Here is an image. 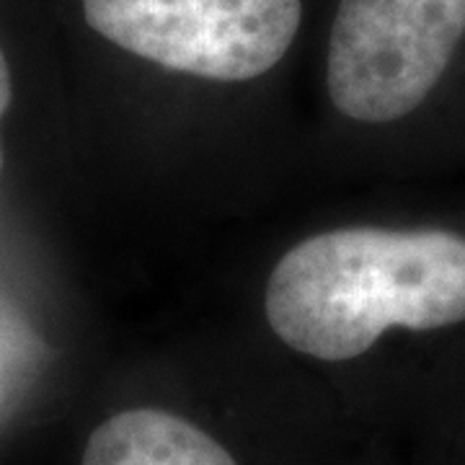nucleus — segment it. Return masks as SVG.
Masks as SVG:
<instances>
[{
    "instance_id": "nucleus-1",
    "label": "nucleus",
    "mask_w": 465,
    "mask_h": 465,
    "mask_svg": "<svg viewBox=\"0 0 465 465\" xmlns=\"http://www.w3.org/2000/svg\"><path fill=\"white\" fill-rule=\"evenodd\" d=\"M266 321L287 347L326 362L365 354L382 331L465 321V238L450 231L344 228L277 262Z\"/></svg>"
},
{
    "instance_id": "nucleus-3",
    "label": "nucleus",
    "mask_w": 465,
    "mask_h": 465,
    "mask_svg": "<svg viewBox=\"0 0 465 465\" xmlns=\"http://www.w3.org/2000/svg\"><path fill=\"white\" fill-rule=\"evenodd\" d=\"M465 39V0H336L326 85L354 122L411 114Z\"/></svg>"
},
{
    "instance_id": "nucleus-5",
    "label": "nucleus",
    "mask_w": 465,
    "mask_h": 465,
    "mask_svg": "<svg viewBox=\"0 0 465 465\" xmlns=\"http://www.w3.org/2000/svg\"><path fill=\"white\" fill-rule=\"evenodd\" d=\"M14 99V81H11V65H8V57L5 50L0 45V119L5 114V109L11 106ZM0 171H3V145H0Z\"/></svg>"
},
{
    "instance_id": "nucleus-4",
    "label": "nucleus",
    "mask_w": 465,
    "mask_h": 465,
    "mask_svg": "<svg viewBox=\"0 0 465 465\" xmlns=\"http://www.w3.org/2000/svg\"><path fill=\"white\" fill-rule=\"evenodd\" d=\"M81 465H238L200 427L161 409H130L99 424Z\"/></svg>"
},
{
    "instance_id": "nucleus-2",
    "label": "nucleus",
    "mask_w": 465,
    "mask_h": 465,
    "mask_svg": "<svg viewBox=\"0 0 465 465\" xmlns=\"http://www.w3.org/2000/svg\"><path fill=\"white\" fill-rule=\"evenodd\" d=\"M75 8L116 50L223 84L280 65L305 18V0H75Z\"/></svg>"
}]
</instances>
